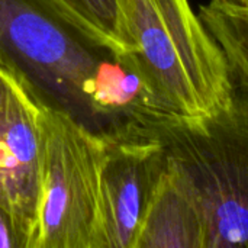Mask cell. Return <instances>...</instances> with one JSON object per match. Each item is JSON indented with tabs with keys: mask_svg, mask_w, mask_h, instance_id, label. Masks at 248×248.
Instances as JSON below:
<instances>
[{
	"mask_svg": "<svg viewBox=\"0 0 248 248\" xmlns=\"http://www.w3.org/2000/svg\"><path fill=\"white\" fill-rule=\"evenodd\" d=\"M164 164V148L148 135L105 140L94 248H135Z\"/></svg>",
	"mask_w": 248,
	"mask_h": 248,
	"instance_id": "8992f818",
	"label": "cell"
},
{
	"mask_svg": "<svg viewBox=\"0 0 248 248\" xmlns=\"http://www.w3.org/2000/svg\"><path fill=\"white\" fill-rule=\"evenodd\" d=\"M105 140L42 106L39 206L32 248H94Z\"/></svg>",
	"mask_w": 248,
	"mask_h": 248,
	"instance_id": "277c9868",
	"label": "cell"
},
{
	"mask_svg": "<svg viewBox=\"0 0 248 248\" xmlns=\"http://www.w3.org/2000/svg\"><path fill=\"white\" fill-rule=\"evenodd\" d=\"M42 106L32 87L0 61V206L28 248H32L39 206Z\"/></svg>",
	"mask_w": 248,
	"mask_h": 248,
	"instance_id": "5b68a950",
	"label": "cell"
},
{
	"mask_svg": "<svg viewBox=\"0 0 248 248\" xmlns=\"http://www.w3.org/2000/svg\"><path fill=\"white\" fill-rule=\"evenodd\" d=\"M119 28L155 106L205 118L231 99V65L189 0H116Z\"/></svg>",
	"mask_w": 248,
	"mask_h": 248,
	"instance_id": "7a4b0ae2",
	"label": "cell"
},
{
	"mask_svg": "<svg viewBox=\"0 0 248 248\" xmlns=\"http://www.w3.org/2000/svg\"><path fill=\"white\" fill-rule=\"evenodd\" d=\"M209 4L219 7V9L248 12V0H209Z\"/></svg>",
	"mask_w": 248,
	"mask_h": 248,
	"instance_id": "8fae6325",
	"label": "cell"
},
{
	"mask_svg": "<svg viewBox=\"0 0 248 248\" xmlns=\"http://www.w3.org/2000/svg\"><path fill=\"white\" fill-rule=\"evenodd\" d=\"M0 61L42 103L67 112L102 138L155 110L129 54L92 39L45 0H0Z\"/></svg>",
	"mask_w": 248,
	"mask_h": 248,
	"instance_id": "6da1fadb",
	"label": "cell"
},
{
	"mask_svg": "<svg viewBox=\"0 0 248 248\" xmlns=\"http://www.w3.org/2000/svg\"><path fill=\"white\" fill-rule=\"evenodd\" d=\"M144 132L182 171L201 206L205 248H248V89L205 118L158 116Z\"/></svg>",
	"mask_w": 248,
	"mask_h": 248,
	"instance_id": "3957f363",
	"label": "cell"
},
{
	"mask_svg": "<svg viewBox=\"0 0 248 248\" xmlns=\"http://www.w3.org/2000/svg\"><path fill=\"white\" fill-rule=\"evenodd\" d=\"M224 49L231 65L232 80L248 89V12L199 6L198 13Z\"/></svg>",
	"mask_w": 248,
	"mask_h": 248,
	"instance_id": "9c48e42d",
	"label": "cell"
},
{
	"mask_svg": "<svg viewBox=\"0 0 248 248\" xmlns=\"http://www.w3.org/2000/svg\"><path fill=\"white\" fill-rule=\"evenodd\" d=\"M67 22L118 54L128 46L119 28L116 0H45Z\"/></svg>",
	"mask_w": 248,
	"mask_h": 248,
	"instance_id": "ba28073f",
	"label": "cell"
},
{
	"mask_svg": "<svg viewBox=\"0 0 248 248\" xmlns=\"http://www.w3.org/2000/svg\"><path fill=\"white\" fill-rule=\"evenodd\" d=\"M0 248H28L26 240L12 217L0 206Z\"/></svg>",
	"mask_w": 248,
	"mask_h": 248,
	"instance_id": "30bf717a",
	"label": "cell"
},
{
	"mask_svg": "<svg viewBox=\"0 0 248 248\" xmlns=\"http://www.w3.org/2000/svg\"><path fill=\"white\" fill-rule=\"evenodd\" d=\"M135 248H205L201 206L185 176L167 154Z\"/></svg>",
	"mask_w": 248,
	"mask_h": 248,
	"instance_id": "52a82bcc",
	"label": "cell"
}]
</instances>
